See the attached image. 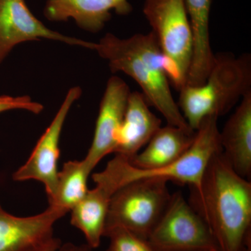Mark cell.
<instances>
[{
    "mask_svg": "<svg viewBox=\"0 0 251 251\" xmlns=\"http://www.w3.org/2000/svg\"><path fill=\"white\" fill-rule=\"evenodd\" d=\"M189 203L207 225L217 251H245L251 238V182L234 171L222 151L211 158Z\"/></svg>",
    "mask_w": 251,
    "mask_h": 251,
    "instance_id": "obj_1",
    "label": "cell"
},
{
    "mask_svg": "<svg viewBox=\"0 0 251 251\" xmlns=\"http://www.w3.org/2000/svg\"><path fill=\"white\" fill-rule=\"evenodd\" d=\"M94 50L108 61L112 72L124 73L139 85L149 105L163 115L167 125L191 129L172 95L166 61L151 31L124 39L108 33Z\"/></svg>",
    "mask_w": 251,
    "mask_h": 251,
    "instance_id": "obj_2",
    "label": "cell"
},
{
    "mask_svg": "<svg viewBox=\"0 0 251 251\" xmlns=\"http://www.w3.org/2000/svg\"><path fill=\"white\" fill-rule=\"evenodd\" d=\"M251 90V56L219 54L204 84L180 90L177 105L190 128L196 130L206 117L227 113Z\"/></svg>",
    "mask_w": 251,
    "mask_h": 251,
    "instance_id": "obj_3",
    "label": "cell"
},
{
    "mask_svg": "<svg viewBox=\"0 0 251 251\" xmlns=\"http://www.w3.org/2000/svg\"><path fill=\"white\" fill-rule=\"evenodd\" d=\"M143 12L164 57L170 82L180 91L186 85L193 50L185 0H145Z\"/></svg>",
    "mask_w": 251,
    "mask_h": 251,
    "instance_id": "obj_4",
    "label": "cell"
},
{
    "mask_svg": "<svg viewBox=\"0 0 251 251\" xmlns=\"http://www.w3.org/2000/svg\"><path fill=\"white\" fill-rule=\"evenodd\" d=\"M168 183L143 178L119 188L110 198L104 232L122 227L148 239L171 201Z\"/></svg>",
    "mask_w": 251,
    "mask_h": 251,
    "instance_id": "obj_5",
    "label": "cell"
},
{
    "mask_svg": "<svg viewBox=\"0 0 251 251\" xmlns=\"http://www.w3.org/2000/svg\"><path fill=\"white\" fill-rule=\"evenodd\" d=\"M148 241L158 251H217L207 225L180 192L172 195Z\"/></svg>",
    "mask_w": 251,
    "mask_h": 251,
    "instance_id": "obj_6",
    "label": "cell"
},
{
    "mask_svg": "<svg viewBox=\"0 0 251 251\" xmlns=\"http://www.w3.org/2000/svg\"><path fill=\"white\" fill-rule=\"evenodd\" d=\"M82 94L80 87L70 89L53 120L23 166L13 175L14 181L36 180L45 186L49 201L53 196L57 181V164L59 157V140L63 126L69 110Z\"/></svg>",
    "mask_w": 251,
    "mask_h": 251,
    "instance_id": "obj_7",
    "label": "cell"
},
{
    "mask_svg": "<svg viewBox=\"0 0 251 251\" xmlns=\"http://www.w3.org/2000/svg\"><path fill=\"white\" fill-rule=\"evenodd\" d=\"M67 212L49 205L37 215L18 217L0 206V251H38L60 246L61 241L54 236V225Z\"/></svg>",
    "mask_w": 251,
    "mask_h": 251,
    "instance_id": "obj_8",
    "label": "cell"
},
{
    "mask_svg": "<svg viewBox=\"0 0 251 251\" xmlns=\"http://www.w3.org/2000/svg\"><path fill=\"white\" fill-rule=\"evenodd\" d=\"M41 38L91 50L95 44L51 30L31 12L25 0H0V64L18 44Z\"/></svg>",
    "mask_w": 251,
    "mask_h": 251,
    "instance_id": "obj_9",
    "label": "cell"
},
{
    "mask_svg": "<svg viewBox=\"0 0 251 251\" xmlns=\"http://www.w3.org/2000/svg\"><path fill=\"white\" fill-rule=\"evenodd\" d=\"M130 94L128 85L120 77L109 79L100 102L93 140L83 159L91 171L104 157L115 151Z\"/></svg>",
    "mask_w": 251,
    "mask_h": 251,
    "instance_id": "obj_10",
    "label": "cell"
},
{
    "mask_svg": "<svg viewBox=\"0 0 251 251\" xmlns=\"http://www.w3.org/2000/svg\"><path fill=\"white\" fill-rule=\"evenodd\" d=\"M127 16L133 11L128 0H47L44 16L52 22L73 19L81 29L97 33L111 19V11Z\"/></svg>",
    "mask_w": 251,
    "mask_h": 251,
    "instance_id": "obj_11",
    "label": "cell"
},
{
    "mask_svg": "<svg viewBox=\"0 0 251 251\" xmlns=\"http://www.w3.org/2000/svg\"><path fill=\"white\" fill-rule=\"evenodd\" d=\"M161 124V119L150 110L143 93L130 92L114 153L130 159L148 143Z\"/></svg>",
    "mask_w": 251,
    "mask_h": 251,
    "instance_id": "obj_12",
    "label": "cell"
},
{
    "mask_svg": "<svg viewBox=\"0 0 251 251\" xmlns=\"http://www.w3.org/2000/svg\"><path fill=\"white\" fill-rule=\"evenodd\" d=\"M222 153L238 175L251 176V90L220 131Z\"/></svg>",
    "mask_w": 251,
    "mask_h": 251,
    "instance_id": "obj_13",
    "label": "cell"
},
{
    "mask_svg": "<svg viewBox=\"0 0 251 251\" xmlns=\"http://www.w3.org/2000/svg\"><path fill=\"white\" fill-rule=\"evenodd\" d=\"M193 39L192 57L186 85L204 83L216 55L211 47L209 22L212 0H185Z\"/></svg>",
    "mask_w": 251,
    "mask_h": 251,
    "instance_id": "obj_14",
    "label": "cell"
},
{
    "mask_svg": "<svg viewBox=\"0 0 251 251\" xmlns=\"http://www.w3.org/2000/svg\"><path fill=\"white\" fill-rule=\"evenodd\" d=\"M110 198L96 186L88 190L85 197L71 210V224L83 233L87 244L92 249L100 246L103 237Z\"/></svg>",
    "mask_w": 251,
    "mask_h": 251,
    "instance_id": "obj_15",
    "label": "cell"
},
{
    "mask_svg": "<svg viewBox=\"0 0 251 251\" xmlns=\"http://www.w3.org/2000/svg\"><path fill=\"white\" fill-rule=\"evenodd\" d=\"M92 172L84 160L64 163L57 174L55 189L49 201V205L72 210L88 191L87 180Z\"/></svg>",
    "mask_w": 251,
    "mask_h": 251,
    "instance_id": "obj_16",
    "label": "cell"
},
{
    "mask_svg": "<svg viewBox=\"0 0 251 251\" xmlns=\"http://www.w3.org/2000/svg\"><path fill=\"white\" fill-rule=\"evenodd\" d=\"M110 239L107 251H158L144 239L122 227H114L104 232Z\"/></svg>",
    "mask_w": 251,
    "mask_h": 251,
    "instance_id": "obj_17",
    "label": "cell"
},
{
    "mask_svg": "<svg viewBox=\"0 0 251 251\" xmlns=\"http://www.w3.org/2000/svg\"><path fill=\"white\" fill-rule=\"evenodd\" d=\"M43 109L42 104L32 101L28 96L16 97L0 96V113L13 110H25L32 113L39 114Z\"/></svg>",
    "mask_w": 251,
    "mask_h": 251,
    "instance_id": "obj_18",
    "label": "cell"
},
{
    "mask_svg": "<svg viewBox=\"0 0 251 251\" xmlns=\"http://www.w3.org/2000/svg\"><path fill=\"white\" fill-rule=\"evenodd\" d=\"M92 249L88 244H81V245H76V244H72V243H67L64 245L61 244L60 246H52L44 248L38 251H92Z\"/></svg>",
    "mask_w": 251,
    "mask_h": 251,
    "instance_id": "obj_19",
    "label": "cell"
},
{
    "mask_svg": "<svg viewBox=\"0 0 251 251\" xmlns=\"http://www.w3.org/2000/svg\"><path fill=\"white\" fill-rule=\"evenodd\" d=\"M245 251H251V238L249 239L247 242V246H246Z\"/></svg>",
    "mask_w": 251,
    "mask_h": 251,
    "instance_id": "obj_20",
    "label": "cell"
},
{
    "mask_svg": "<svg viewBox=\"0 0 251 251\" xmlns=\"http://www.w3.org/2000/svg\"></svg>",
    "mask_w": 251,
    "mask_h": 251,
    "instance_id": "obj_21",
    "label": "cell"
},
{
    "mask_svg": "<svg viewBox=\"0 0 251 251\" xmlns=\"http://www.w3.org/2000/svg\"><path fill=\"white\" fill-rule=\"evenodd\" d=\"M0 206H1V205H0Z\"/></svg>",
    "mask_w": 251,
    "mask_h": 251,
    "instance_id": "obj_22",
    "label": "cell"
}]
</instances>
